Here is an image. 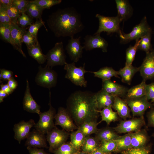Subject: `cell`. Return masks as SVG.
Masks as SVG:
<instances>
[{"instance_id": "9a60e30c", "label": "cell", "mask_w": 154, "mask_h": 154, "mask_svg": "<svg viewBox=\"0 0 154 154\" xmlns=\"http://www.w3.org/2000/svg\"><path fill=\"white\" fill-rule=\"evenodd\" d=\"M10 27L11 37L10 44L24 57H26L22 49L23 37L26 31V29L21 28L17 24H12L10 25Z\"/></svg>"}, {"instance_id": "f5cc1de1", "label": "cell", "mask_w": 154, "mask_h": 154, "mask_svg": "<svg viewBox=\"0 0 154 154\" xmlns=\"http://www.w3.org/2000/svg\"><path fill=\"white\" fill-rule=\"evenodd\" d=\"M29 154H49L46 152L43 149L27 147Z\"/></svg>"}, {"instance_id": "4316f807", "label": "cell", "mask_w": 154, "mask_h": 154, "mask_svg": "<svg viewBox=\"0 0 154 154\" xmlns=\"http://www.w3.org/2000/svg\"><path fill=\"white\" fill-rule=\"evenodd\" d=\"M147 85L146 81L143 80L140 84L128 89L125 97V99H131L145 96Z\"/></svg>"}, {"instance_id": "d6986e66", "label": "cell", "mask_w": 154, "mask_h": 154, "mask_svg": "<svg viewBox=\"0 0 154 154\" xmlns=\"http://www.w3.org/2000/svg\"><path fill=\"white\" fill-rule=\"evenodd\" d=\"M23 104L24 110L28 112L38 115L41 112L40 106L33 99L31 94L29 83L27 80Z\"/></svg>"}, {"instance_id": "603a6c76", "label": "cell", "mask_w": 154, "mask_h": 154, "mask_svg": "<svg viewBox=\"0 0 154 154\" xmlns=\"http://www.w3.org/2000/svg\"><path fill=\"white\" fill-rule=\"evenodd\" d=\"M149 137L145 129L131 133V148H139L146 145Z\"/></svg>"}, {"instance_id": "4fadbf2b", "label": "cell", "mask_w": 154, "mask_h": 154, "mask_svg": "<svg viewBox=\"0 0 154 154\" xmlns=\"http://www.w3.org/2000/svg\"><path fill=\"white\" fill-rule=\"evenodd\" d=\"M139 68L143 80L146 81L154 78V49L146 53Z\"/></svg>"}, {"instance_id": "484cf974", "label": "cell", "mask_w": 154, "mask_h": 154, "mask_svg": "<svg viewBox=\"0 0 154 154\" xmlns=\"http://www.w3.org/2000/svg\"><path fill=\"white\" fill-rule=\"evenodd\" d=\"M139 67H134L132 65H125L118 71V74L121 77L122 82L130 85L133 76L139 71Z\"/></svg>"}, {"instance_id": "5bb4252c", "label": "cell", "mask_w": 154, "mask_h": 154, "mask_svg": "<svg viewBox=\"0 0 154 154\" xmlns=\"http://www.w3.org/2000/svg\"><path fill=\"white\" fill-rule=\"evenodd\" d=\"M85 41L84 43V49L86 50H91L96 48H100L104 52H107L108 46V42L102 37L100 34L92 36L87 35L84 38Z\"/></svg>"}, {"instance_id": "681fc988", "label": "cell", "mask_w": 154, "mask_h": 154, "mask_svg": "<svg viewBox=\"0 0 154 154\" xmlns=\"http://www.w3.org/2000/svg\"><path fill=\"white\" fill-rule=\"evenodd\" d=\"M140 40L138 49L145 51L146 53H148L153 49L151 42L141 40V38Z\"/></svg>"}, {"instance_id": "d4e9b609", "label": "cell", "mask_w": 154, "mask_h": 154, "mask_svg": "<svg viewBox=\"0 0 154 154\" xmlns=\"http://www.w3.org/2000/svg\"><path fill=\"white\" fill-rule=\"evenodd\" d=\"M117 11V16L121 22L129 17L132 13V8L127 1L116 0Z\"/></svg>"}, {"instance_id": "bcb514c9", "label": "cell", "mask_w": 154, "mask_h": 154, "mask_svg": "<svg viewBox=\"0 0 154 154\" xmlns=\"http://www.w3.org/2000/svg\"><path fill=\"white\" fill-rule=\"evenodd\" d=\"M29 2L25 0H13V5L21 14L25 13Z\"/></svg>"}, {"instance_id": "f1b7e54d", "label": "cell", "mask_w": 154, "mask_h": 154, "mask_svg": "<svg viewBox=\"0 0 154 154\" xmlns=\"http://www.w3.org/2000/svg\"><path fill=\"white\" fill-rule=\"evenodd\" d=\"M101 117L100 122L105 121L108 125L112 122H115L118 119V115L116 112L113 111L111 107L104 108L100 110H98Z\"/></svg>"}, {"instance_id": "7402d4cb", "label": "cell", "mask_w": 154, "mask_h": 154, "mask_svg": "<svg viewBox=\"0 0 154 154\" xmlns=\"http://www.w3.org/2000/svg\"><path fill=\"white\" fill-rule=\"evenodd\" d=\"M117 113L118 116L124 120L131 117V110L126 102L121 98L115 96L112 107Z\"/></svg>"}, {"instance_id": "b9f144b4", "label": "cell", "mask_w": 154, "mask_h": 154, "mask_svg": "<svg viewBox=\"0 0 154 154\" xmlns=\"http://www.w3.org/2000/svg\"><path fill=\"white\" fill-rule=\"evenodd\" d=\"M40 7L44 9H49L54 5L60 4L61 0H35L31 1Z\"/></svg>"}, {"instance_id": "836d02e7", "label": "cell", "mask_w": 154, "mask_h": 154, "mask_svg": "<svg viewBox=\"0 0 154 154\" xmlns=\"http://www.w3.org/2000/svg\"><path fill=\"white\" fill-rule=\"evenodd\" d=\"M71 144L79 151L83 145L86 138L85 135L78 129L73 131L70 134Z\"/></svg>"}, {"instance_id": "f546056e", "label": "cell", "mask_w": 154, "mask_h": 154, "mask_svg": "<svg viewBox=\"0 0 154 154\" xmlns=\"http://www.w3.org/2000/svg\"><path fill=\"white\" fill-rule=\"evenodd\" d=\"M131 133H127L120 136L115 139L117 145V149L115 153H120L131 148Z\"/></svg>"}, {"instance_id": "11a10c76", "label": "cell", "mask_w": 154, "mask_h": 154, "mask_svg": "<svg viewBox=\"0 0 154 154\" xmlns=\"http://www.w3.org/2000/svg\"><path fill=\"white\" fill-rule=\"evenodd\" d=\"M13 0H0V7L5 8L13 4Z\"/></svg>"}, {"instance_id": "277c9868", "label": "cell", "mask_w": 154, "mask_h": 154, "mask_svg": "<svg viewBox=\"0 0 154 154\" xmlns=\"http://www.w3.org/2000/svg\"><path fill=\"white\" fill-rule=\"evenodd\" d=\"M50 95L51 92L50 91L49 110L47 111L40 113L38 115L39 120L34 126L36 129L45 134L56 126L53 121L56 114V111L51 104Z\"/></svg>"}, {"instance_id": "4dcf8cb0", "label": "cell", "mask_w": 154, "mask_h": 154, "mask_svg": "<svg viewBox=\"0 0 154 154\" xmlns=\"http://www.w3.org/2000/svg\"><path fill=\"white\" fill-rule=\"evenodd\" d=\"M100 144V142L95 137H86L81 147L82 151L89 154L98 149Z\"/></svg>"}, {"instance_id": "ab89813d", "label": "cell", "mask_w": 154, "mask_h": 154, "mask_svg": "<svg viewBox=\"0 0 154 154\" xmlns=\"http://www.w3.org/2000/svg\"><path fill=\"white\" fill-rule=\"evenodd\" d=\"M3 8L5 9L12 24H18L17 19L21 14L16 7L13 4Z\"/></svg>"}, {"instance_id": "7a4b0ae2", "label": "cell", "mask_w": 154, "mask_h": 154, "mask_svg": "<svg viewBox=\"0 0 154 154\" xmlns=\"http://www.w3.org/2000/svg\"><path fill=\"white\" fill-rule=\"evenodd\" d=\"M47 25L55 36L74 37L80 32L84 26L81 15L74 7L59 9L49 15L46 20Z\"/></svg>"}, {"instance_id": "7dc6e473", "label": "cell", "mask_w": 154, "mask_h": 154, "mask_svg": "<svg viewBox=\"0 0 154 154\" xmlns=\"http://www.w3.org/2000/svg\"><path fill=\"white\" fill-rule=\"evenodd\" d=\"M0 23L11 25L12 24L5 9L0 7Z\"/></svg>"}, {"instance_id": "3957f363", "label": "cell", "mask_w": 154, "mask_h": 154, "mask_svg": "<svg viewBox=\"0 0 154 154\" xmlns=\"http://www.w3.org/2000/svg\"><path fill=\"white\" fill-rule=\"evenodd\" d=\"M85 63L83 66L77 67L75 63H66L64 69L66 71L65 78L77 86L86 87L87 82L85 78V74L88 72L85 68Z\"/></svg>"}, {"instance_id": "ffe728a7", "label": "cell", "mask_w": 154, "mask_h": 154, "mask_svg": "<svg viewBox=\"0 0 154 154\" xmlns=\"http://www.w3.org/2000/svg\"><path fill=\"white\" fill-rule=\"evenodd\" d=\"M102 89L115 96L121 98L125 97L129 89L110 79L102 82Z\"/></svg>"}, {"instance_id": "30bf717a", "label": "cell", "mask_w": 154, "mask_h": 154, "mask_svg": "<svg viewBox=\"0 0 154 154\" xmlns=\"http://www.w3.org/2000/svg\"><path fill=\"white\" fill-rule=\"evenodd\" d=\"M129 106L133 117H143L145 111L153 107L145 96L124 100Z\"/></svg>"}, {"instance_id": "e575fe53", "label": "cell", "mask_w": 154, "mask_h": 154, "mask_svg": "<svg viewBox=\"0 0 154 154\" xmlns=\"http://www.w3.org/2000/svg\"><path fill=\"white\" fill-rule=\"evenodd\" d=\"M44 9L36 4L29 1L25 13L32 18H36L43 21L42 15Z\"/></svg>"}, {"instance_id": "94428289", "label": "cell", "mask_w": 154, "mask_h": 154, "mask_svg": "<svg viewBox=\"0 0 154 154\" xmlns=\"http://www.w3.org/2000/svg\"><path fill=\"white\" fill-rule=\"evenodd\" d=\"M152 102L153 103V105H154V100Z\"/></svg>"}, {"instance_id": "f35d334b", "label": "cell", "mask_w": 154, "mask_h": 154, "mask_svg": "<svg viewBox=\"0 0 154 154\" xmlns=\"http://www.w3.org/2000/svg\"><path fill=\"white\" fill-rule=\"evenodd\" d=\"M151 149V145H146L139 148H131L120 153L121 154H149Z\"/></svg>"}, {"instance_id": "8992f818", "label": "cell", "mask_w": 154, "mask_h": 154, "mask_svg": "<svg viewBox=\"0 0 154 154\" xmlns=\"http://www.w3.org/2000/svg\"><path fill=\"white\" fill-rule=\"evenodd\" d=\"M57 74L52 68L46 66L38 67V71L35 78V82L38 85L50 89L56 84Z\"/></svg>"}, {"instance_id": "ee69618b", "label": "cell", "mask_w": 154, "mask_h": 154, "mask_svg": "<svg viewBox=\"0 0 154 154\" xmlns=\"http://www.w3.org/2000/svg\"><path fill=\"white\" fill-rule=\"evenodd\" d=\"M42 26H44L46 31V28L43 21L37 19L35 22L31 25L28 30V31L34 37L37 38V34L38 31Z\"/></svg>"}, {"instance_id": "f907efd6", "label": "cell", "mask_w": 154, "mask_h": 154, "mask_svg": "<svg viewBox=\"0 0 154 154\" xmlns=\"http://www.w3.org/2000/svg\"><path fill=\"white\" fill-rule=\"evenodd\" d=\"M13 72L4 69H0V80H8L13 76Z\"/></svg>"}, {"instance_id": "c3c4849f", "label": "cell", "mask_w": 154, "mask_h": 154, "mask_svg": "<svg viewBox=\"0 0 154 154\" xmlns=\"http://www.w3.org/2000/svg\"><path fill=\"white\" fill-rule=\"evenodd\" d=\"M145 96L148 100H151L152 102L154 100V82L147 85Z\"/></svg>"}, {"instance_id": "816d5d0a", "label": "cell", "mask_w": 154, "mask_h": 154, "mask_svg": "<svg viewBox=\"0 0 154 154\" xmlns=\"http://www.w3.org/2000/svg\"><path fill=\"white\" fill-rule=\"evenodd\" d=\"M148 126L154 127V108H152L147 115Z\"/></svg>"}, {"instance_id": "9c48e42d", "label": "cell", "mask_w": 154, "mask_h": 154, "mask_svg": "<svg viewBox=\"0 0 154 154\" xmlns=\"http://www.w3.org/2000/svg\"><path fill=\"white\" fill-rule=\"evenodd\" d=\"M70 135L69 132L56 126L48 132L46 137L49 144V151L52 153L66 142Z\"/></svg>"}, {"instance_id": "9f6ffc18", "label": "cell", "mask_w": 154, "mask_h": 154, "mask_svg": "<svg viewBox=\"0 0 154 154\" xmlns=\"http://www.w3.org/2000/svg\"><path fill=\"white\" fill-rule=\"evenodd\" d=\"M0 90L6 93L8 95L12 93L13 92L7 84H2L0 85Z\"/></svg>"}, {"instance_id": "7c38bea8", "label": "cell", "mask_w": 154, "mask_h": 154, "mask_svg": "<svg viewBox=\"0 0 154 154\" xmlns=\"http://www.w3.org/2000/svg\"><path fill=\"white\" fill-rule=\"evenodd\" d=\"M145 123L143 117L134 118L121 121L116 126L113 128L117 133H133L141 130Z\"/></svg>"}, {"instance_id": "7bdbcfd3", "label": "cell", "mask_w": 154, "mask_h": 154, "mask_svg": "<svg viewBox=\"0 0 154 154\" xmlns=\"http://www.w3.org/2000/svg\"><path fill=\"white\" fill-rule=\"evenodd\" d=\"M18 25L21 28L25 29L33 23L32 18L25 13L21 14L17 19Z\"/></svg>"}, {"instance_id": "f6af8a7d", "label": "cell", "mask_w": 154, "mask_h": 154, "mask_svg": "<svg viewBox=\"0 0 154 154\" xmlns=\"http://www.w3.org/2000/svg\"><path fill=\"white\" fill-rule=\"evenodd\" d=\"M23 41L26 45L27 48L34 46L38 42L37 38L33 36L28 31H27L23 35Z\"/></svg>"}, {"instance_id": "6da1fadb", "label": "cell", "mask_w": 154, "mask_h": 154, "mask_svg": "<svg viewBox=\"0 0 154 154\" xmlns=\"http://www.w3.org/2000/svg\"><path fill=\"white\" fill-rule=\"evenodd\" d=\"M78 127L86 122L97 121L99 115L96 100V93L76 91L68 98L66 108Z\"/></svg>"}, {"instance_id": "6125c7cd", "label": "cell", "mask_w": 154, "mask_h": 154, "mask_svg": "<svg viewBox=\"0 0 154 154\" xmlns=\"http://www.w3.org/2000/svg\"><path fill=\"white\" fill-rule=\"evenodd\" d=\"M76 153H75V154H76Z\"/></svg>"}, {"instance_id": "74e56055", "label": "cell", "mask_w": 154, "mask_h": 154, "mask_svg": "<svg viewBox=\"0 0 154 154\" xmlns=\"http://www.w3.org/2000/svg\"><path fill=\"white\" fill-rule=\"evenodd\" d=\"M117 147V143L113 140L100 143L99 149L104 152L112 153L115 152Z\"/></svg>"}, {"instance_id": "8fae6325", "label": "cell", "mask_w": 154, "mask_h": 154, "mask_svg": "<svg viewBox=\"0 0 154 154\" xmlns=\"http://www.w3.org/2000/svg\"><path fill=\"white\" fill-rule=\"evenodd\" d=\"M54 119L56 125L60 126L62 129L68 132L77 129L78 127L74 123L71 116L66 108L60 107L56 114Z\"/></svg>"}, {"instance_id": "1f68e13d", "label": "cell", "mask_w": 154, "mask_h": 154, "mask_svg": "<svg viewBox=\"0 0 154 154\" xmlns=\"http://www.w3.org/2000/svg\"><path fill=\"white\" fill-rule=\"evenodd\" d=\"M27 50L29 55L39 64H43L46 60V55L42 53L39 42L36 45L27 48Z\"/></svg>"}, {"instance_id": "cb8c5ba5", "label": "cell", "mask_w": 154, "mask_h": 154, "mask_svg": "<svg viewBox=\"0 0 154 154\" xmlns=\"http://www.w3.org/2000/svg\"><path fill=\"white\" fill-rule=\"evenodd\" d=\"M95 137L100 142L115 140L119 135L113 127H106L98 129Z\"/></svg>"}, {"instance_id": "6f0895ef", "label": "cell", "mask_w": 154, "mask_h": 154, "mask_svg": "<svg viewBox=\"0 0 154 154\" xmlns=\"http://www.w3.org/2000/svg\"><path fill=\"white\" fill-rule=\"evenodd\" d=\"M9 95L1 90H0V103H2L3 101V99Z\"/></svg>"}, {"instance_id": "44dd1931", "label": "cell", "mask_w": 154, "mask_h": 154, "mask_svg": "<svg viewBox=\"0 0 154 154\" xmlns=\"http://www.w3.org/2000/svg\"><path fill=\"white\" fill-rule=\"evenodd\" d=\"M115 96L102 89L96 93V100L98 110L104 108L112 107Z\"/></svg>"}, {"instance_id": "ba28073f", "label": "cell", "mask_w": 154, "mask_h": 154, "mask_svg": "<svg viewBox=\"0 0 154 154\" xmlns=\"http://www.w3.org/2000/svg\"><path fill=\"white\" fill-rule=\"evenodd\" d=\"M96 17L99 21L98 30L94 34H100L103 32H106L108 34L114 33H119L121 31L119 24L121 22L117 16L115 17H106L97 14Z\"/></svg>"}, {"instance_id": "52a82bcc", "label": "cell", "mask_w": 154, "mask_h": 154, "mask_svg": "<svg viewBox=\"0 0 154 154\" xmlns=\"http://www.w3.org/2000/svg\"><path fill=\"white\" fill-rule=\"evenodd\" d=\"M46 55L47 60L46 66L52 68L56 66L64 65L67 63L66 56L62 42L56 43Z\"/></svg>"}, {"instance_id": "e0dca14e", "label": "cell", "mask_w": 154, "mask_h": 154, "mask_svg": "<svg viewBox=\"0 0 154 154\" xmlns=\"http://www.w3.org/2000/svg\"><path fill=\"white\" fill-rule=\"evenodd\" d=\"M26 139L25 145L27 147L38 148H48L45 134L35 129L30 131Z\"/></svg>"}, {"instance_id": "ac0fdd59", "label": "cell", "mask_w": 154, "mask_h": 154, "mask_svg": "<svg viewBox=\"0 0 154 154\" xmlns=\"http://www.w3.org/2000/svg\"><path fill=\"white\" fill-rule=\"evenodd\" d=\"M81 37H80L77 38H70L66 47L70 58L75 63L77 62L82 57L84 48L81 44Z\"/></svg>"}, {"instance_id": "680465c9", "label": "cell", "mask_w": 154, "mask_h": 154, "mask_svg": "<svg viewBox=\"0 0 154 154\" xmlns=\"http://www.w3.org/2000/svg\"><path fill=\"white\" fill-rule=\"evenodd\" d=\"M89 154H112L103 152L99 149V148Z\"/></svg>"}, {"instance_id": "5b68a950", "label": "cell", "mask_w": 154, "mask_h": 154, "mask_svg": "<svg viewBox=\"0 0 154 154\" xmlns=\"http://www.w3.org/2000/svg\"><path fill=\"white\" fill-rule=\"evenodd\" d=\"M150 33H152L151 29L147 23L146 17H145L139 24L133 27L129 33L125 34L120 31L119 34L121 42L125 43L133 40L139 39Z\"/></svg>"}, {"instance_id": "d6a6232c", "label": "cell", "mask_w": 154, "mask_h": 154, "mask_svg": "<svg viewBox=\"0 0 154 154\" xmlns=\"http://www.w3.org/2000/svg\"><path fill=\"white\" fill-rule=\"evenodd\" d=\"M100 122L97 121H91L84 123L78 127V129L86 137L90 136L92 134H96L98 129L97 126Z\"/></svg>"}, {"instance_id": "d590c367", "label": "cell", "mask_w": 154, "mask_h": 154, "mask_svg": "<svg viewBox=\"0 0 154 154\" xmlns=\"http://www.w3.org/2000/svg\"><path fill=\"white\" fill-rule=\"evenodd\" d=\"M140 39L136 40L135 45L133 46H130L128 48L126 51V62L125 65H132L134 61Z\"/></svg>"}, {"instance_id": "83f0119b", "label": "cell", "mask_w": 154, "mask_h": 154, "mask_svg": "<svg viewBox=\"0 0 154 154\" xmlns=\"http://www.w3.org/2000/svg\"><path fill=\"white\" fill-rule=\"evenodd\" d=\"M91 72L93 73L95 77L101 79L102 82L110 79L113 77L120 78L118 76V71L111 67H104L97 71Z\"/></svg>"}, {"instance_id": "91938a15", "label": "cell", "mask_w": 154, "mask_h": 154, "mask_svg": "<svg viewBox=\"0 0 154 154\" xmlns=\"http://www.w3.org/2000/svg\"><path fill=\"white\" fill-rule=\"evenodd\" d=\"M76 154H88L84 153L82 151H79L77 153H76Z\"/></svg>"}, {"instance_id": "8d00e7d4", "label": "cell", "mask_w": 154, "mask_h": 154, "mask_svg": "<svg viewBox=\"0 0 154 154\" xmlns=\"http://www.w3.org/2000/svg\"><path fill=\"white\" fill-rule=\"evenodd\" d=\"M78 151L70 142H66L52 153L54 154H74Z\"/></svg>"}, {"instance_id": "2e32d148", "label": "cell", "mask_w": 154, "mask_h": 154, "mask_svg": "<svg viewBox=\"0 0 154 154\" xmlns=\"http://www.w3.org/2000/svg\"><path fill=\"white\" fill-rule=\"evenodd\" d=\"M35 124L34 120L32 119L27 121L22 120L15 124L13 128L15 139L20 144L22 140L27 138L31 129Z\"/></svg>"}, {"instance_id": "60d3db41", "label": "cell", "mask_w": 154, "mask_h": 154, "mask_svg": "<svg viewBox=\"0 0 154 154\" xmlns=\"http://www.w3.org/2000/svg\"><path fill=\"white\" fill-rule=\"evenodd\" d=\"M10 25L0 23V34L1 38L10 43L11 33Z\"/></svg>"}, {"instance_id": "db71d44e", "label": "cell", "mask_w": 154, "mask_h": 154, "mask_svg": "<svg viewBox=\"0 0 154 154\" xmlns=\"http://www.w3.org/2000/svg\"><path fill=\"white\" fill-rule=\"evenodd\" d=\"M7 84L13 91L17 88L18 85L17 82L13 77L8 80Z\"/></svg>"}]
</instances>
